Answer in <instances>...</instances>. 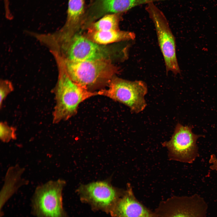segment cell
<instances>
[{
  "mask_svg": "<svg viewBox=\"0 0 217 217\" xmlns=\"http://www.w3.org/2000/svg\"><path fill=\"white\" fill-rule=\"evenodd\" d=\"M5 15L7 18H11L12 14L10 8V0H3Z\"/></svg>",
  "mask_w": 217,
  "mask_h": 217,
  "instance_id": "obj_18",
  "label": "cell"
},
{
  "mask_svg": "<svg viewBox=\"0 0 217 217\" xmlns=\"http://www.w3.org/2000/svg\"><path fill=\"white\" fill-rule=\"evenodd\" d=\"M145 9L154 25L166 72L175 75L180 73L175 39L165 16L153 2L147 4Z\"/></svg>",
  "mask_w": 217,
  "mask_h": 217,
  "instance_id": "obj_6",
  "label": "cell"
},
{
  "mask_svg": "<svg viewBox=\"0 0 217 217\" xmlns=\"http://www.w3.org/2000/svg\"><path fill=\"white\" fill-rule=\"evenodd\" d=\"M63 65L70 77L88 90L108 86L120 71L114 63L103 61H74L62 59Z\"/></svg>",
  "mask_w": 217,
  "mask_h": 217,
  "instance_id": "obj_3",
  "label": "cell"
},
{
  "mask_svg": "<svg viewBox=\"0 0 217 217\" xmlns=\"http://www.w3.org/2000/svg\"><path fill=\"white\" fill-rule=\"evenodd\" d=\"M84 18V0H68L65 30H80Z\"/></svg>",
  "mask_w": 217,
  "mask_h": 217,
  "instance_id": "obj_14",
  "label": "cell"
},
{
  "mask_svg": "<svg viewBox=\"0 0 217 217\" xmlns=\"http://www.w3.org/2000/svg\"><path fill=\"white\" fill-rule=\"evenodd\" d=\"M208 208L204 199L195 194L172 196L161 202L154 212L156 217H205Z\"/></svg>",
  "mask_w": 217,
  "mask_h": 217,
  "instance_id": "obj_9",
  "label": "cell"
},
{
  "mask_svg": "<svg viewBox=\"0 0 217 217\" xmlns=\"http://www.w3.org/2000/svg\"><path fill=\"white\" fill-rule=\"evenodd\" d=\"M192 129L191 126L178 123L171 139L162 143L168 150L169 159L191 164L199 156L197 141L203 135L194 134Z\"/></svg>",
  "mask_w": 217,
  "mask_h": 217,
  "instance_id": "obj_7",
  "label": "cell"
},
{
  "mask_svg": "<svg viewBox=\"0 0 217 217\" xmlns=\"http://www.w3.org/2000/svg\"><path fill=\"white\" fill-rule=\"evenodd\" d=\"M16 129L5 122L0 123V139L3 142L8 143L16 138Z\"/></svg>",
  "mask_w": 217,
  "mask_h": 217,
  "instance_id": "obj_16",
  "label": "cell"
},
{
  "mask_svg": "<svg viewBox=\"0 0 217 217\" xmlns=\"http://www.w3.org/2000/svg\"><path fill=\"white\" fill-rule=\"evenodd\" d=\"M124 191L114 187L106 181L81 184L77 189L82 202L89 204L94 210L109 214Z\"/></svg>",
  "mask_w": 217,
  "mask_h": 217,
  "instance_id": "obj_8",
  "label": "cell"
},
{
  "mask_svg": "<svg viewBox=\"0 0 217 217\" xmlns=\"http://www.w3.org/2000/svg\"><path fill=\"white\" fill-rule=\"evenodd\" d=\"M83 33L94 42L104 45L133 40L135 38V34L133 32L120 29L102 31H87Z\"/></svg>",
  "mask_w": 217,
  "mask_h": 217,
  "instance_id": "obj_13",
  "label": "cell"
},
{
  "mask_svg": "<svg viewBox=\"0 0 217 217\" xmlns=\"http://www.w3.org/2000/svg\"><path fill=\"white\" fill-rule=\"evenodd\" d=\"M107 89L98 91L99 95L107 97L128 106L132 112L138 113L147 105L144 97L148 91L145 83L141 80L130 81L114 77Z\"/></svg>",
  "mask_w": 217,
  "mask_h": 217,
  "instance_id": "obj_5",
  "label": "cell"
},
{
  "mask_svg": "<svg viewBox=\"0 0 217 217\" xmlns=\"http://www.w3.org/2000/svg\"><path fill=\"white\" fill-rule=\"evenodd\" d=\"M209 162L210 164V168L217 171V158L215 154H212L210 157Z\"/></svg>",
  "mask_w": 217,
  "mask_h": 217,
  "instance_id": "obj_19",
  "label": "cell"
},
{
  "mask_svg": "<svg viewBox=\"0 0 217 217\" xmlns=\"http://www.w3.org/2000/svg\"><path fill=\"white\" fill-rule=\"evenodd\" d=\"M62 59L74 61H103L113 63L127 58L128 45L124 42L104 45L88 38L80 30L63 35Z\"/></svg>",
  "mask_w": 217,
  "mask_h": 217,
  "instance_id": "obj_1",
  "label": "cell"
},
{
  "mask_svg": "<svg viewBox=\"0 0 217 217\" xmlns=\"http://www.w3.org/2000/svg\"><path fill=\"white\" fill-rule=\"evenodd\" d=\"M55 105L52 113V123L58 124L74 115L79 104L93 96L99 95L98 91H90L74 81L62 65L58 82L52 90Z\"/></svg>",
  "mask_w": 217,
  "mask_h": 217,
  "instance_id": "obj_2",
  "label": "cell"
},
{
  "mask_svg": "<svg viewBox=\"0 0 217 217\" xmlns=\"http://www.w3.org/2000/svg\"><path fill=\"white\" fill-rule=\"evenodd\" d=\"M65 181H49L37 186L31 201L33 214L36 217H68L64 209L62 192Z\"/></svg>",
  "mask_w": 217,
  "mask_h": 217,
  "instance_id": "obj_4",
  "label": "cell"
},
{
  "mask_svg": "<svg viewBox=\"0 0 217 217\" xmlns=\"http://www.w3.org/2000/svg\"><path fill=\"white\" fill-rule=\"evenodd\" d=\"M165 0H96L92 15L87 20L92 23L96 19L110 14L123 13L136 6Z\"/></svg>",
  "mask_w": 217,
  "mask_h": 217,
  "instance_id": "obj_11",
  "label": "cell"
},
{
  "mask_svg": "<svg viewBox=\"0 0 217 217\" xmlns=\"http://www.w3.org/2000/svg\"><path fill=\"white\" fill-rule=\"evenodd\" d=\"M24 169L16 165L10 167L7 171L4 184L0 194V210L8 199L23 184L22 175Z\"/></svg>",
  "mask_w": 217,
  "mask_h": 217,
  "instance_id": "obj_12",
  "label": "cell"
},
{
  "mask_svg": "<svg viewBox=\"0 0 217 217\" xmlns=\"http://www.w3.org/2000/svg\"><path fill=\"white\" fill-rule=\"evenodd\" d=\"M123 14L105 15L98 20L90 24L86 29L87 31H102L119 29V24Z\"/></svg>",
  "mask_w": 217,
  "mask_h": 217,
  "instance_id": "obj_15",
  "label": "cell"
},
{
  "mask_svg": "<svg viewBox=\"0 0 217 217\" xmlns=\"http://www.w3.org/2000/svg\"><path fill=\"white\" fill-rule=\"evenodd\" d=\"M109 214L112 217H156L154 212L136 198L129 184Z\"/></svg>",
  "mask_w": 217,
  "mask_h": 217,
  "instance_id": "obj_10",
  "label": "cell"
},
{
  "mask_svg": "<svg viewBox=\"0 0 217 217\" xmlns=\"http://www.w3.org/2000/svg\"><path fill=\"white\" fill-rule=\"evenodd\" d=\"M14 88L12 83L8 80H2L0 84V107L1 108L3 103L8 96L12 91Z\"/></svg>",
  "mask_w": 217,
  "mask_h": 217,
  "instance_id": "obj_17",
  "label": "cell"
}]
</instances>
